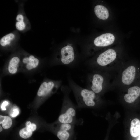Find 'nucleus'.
I'll use <instances>...</instances> for the list:
<instances>
[{"label": "nucleus", "instance_id": "12", "mask_svg": "<svg viewBox=\"0 0 140 140\" xmlns=\"http://www.w3.org/2000/svg\"><path fill=\"white\" fill-rule=\"evenodd\" d=\"M95 13L100 19L105 20L109 16V13L107 9L105 6L101 5H98L94 8Z\"/></svg>", "mask_w": 140, "mask_h": 140}, {"label": "nucleus", "instance_id": "17", "mask_svg": "<svg viewBox=\"0 0 140 140\" xmlns=\"http://www.w3.org/2000/svg\"><path fill=\"white\" fill-rule=\"evenodd\" d=\"M0 124L3 128L7 129L10 128L12 125V120L9 116L0 115Z\"/></svg>", "mask_w": 140, "mask_h": 140}, {"label": "nucleus", "instance_id": "16", "mask_svg": "<svg viewBox=\"0 0 140 140\" xmlns=\"http://www.w3.org/2000/svg\"><path fill=\"white\" fill-rule=\"evenodd\" d=\"M16 19V22L15 23V27L16 29L19 31L24 30L25 27L26 25L24 21L23 16L21 14H18Z\"/></svg>", "mask_w": 140, "mask_h": 140}, {"label": "nucleus", "instance_id": "11", "mask_svg": "<svg viewBox=\"0 0 140 140\" xmlns=\"http://www.w3.org/2000/svg\"><path fill=\"white\" fill-rule=\"evenodd\" d=\"M20 62V59L18 57H12L10 60L8 66L9 72L12 74L16 73L18 71Z\"/></svg>", "mask_w": 140, "mask_h": 140}, {"label": "nucleus", "instance_id": "6", "mask_svg": "<svg viewBox=\"0 0 140 140\" xmlns=\"http://www.w3.org/2000/svg\"><path fill=\"white\" fill-rule=\"evenodd\" d=\"M115 40V37L112 34L106 33L102 34L95 39L94 44L98 47H104L111 45Z\"/></svg>", "mask_w": 140, "mask_h": 140}, {"label": "nucleus", "instance_id": "20", "mask_svg": "<svg viewBox=\"0 0 140 140\" xmlns=\"http://www.w3.org/2000/svg\"><path fill=\"white\" fill-rule=\"evenodd\" d=\"M31 123L30 121H27L25 123L26 126H29L31 124Z\"/></svg>", "mask_w": 140, "mask_h": 140}, {"label": "nucleus", "instance_id": "4", "mask_svg": "<svg viewBox=\"0 0 140 140\" xmlns=\"http://www.w3.org/2000/svg\"><path fill=\"white\" fill-rule=\"evenodd\" d=\"M116 53L112 49H109L100 54L97 59L98 65L105 66L113 62L116 59Z\"/></svg>", "mask_w": 140, "mask_h": 140}, {"label": "nucleus", "instance_id": "18", "mask_svg": "<svg viewBox=\"0 0 140 140\" xmlns=\"http://www.w3.org/2000/svg\"><path fill=\"white\" fill-rule=\"evenodd\" d=\"M19 111L18 109L17 108H15L13 110L10 114V115L11 116L14 117L17 116L19 114Z\"/></svg>", "mask_w": 140, "mask_h": 140}, {"label": "nucleus", "instance_id": "22", "mask_svg": "<svg viewBox=\"0 0 140 140\" xmlns=\"http://www.w3.org/2000/svg\"><path fill=\"white\" fill-rule=\"evenodd\" d=\"M138 140H140V136H139V138Z\"/></svg>", "mask_w": 140, "mask_h": 140}, {"label": "nucleus", "instance_id": "8", "mask_svg": "<svg viewBox=\"0 0 140 140\" xmlns=\"http://www.w3.org/2000/svg\"><path fill=\"white\" fill-rule=\"evenodd\" d=\"M103 81L104 78L101 75L98 74H94L91 81V90L95 93H100L102 89Z\"/></svg>", "mask_w": 140, "mask_h": 140}, {"label": "nucleus", "instance_id": "1", "mask_svg": "<svg viewBox=\"0 0 140 140\" xmlns=\"http://www.w3.org/2000/svg\"><path fill=\"white\" fill-rule=\"evenodd\" d=\"M62 91L63 101L61 113L58 118V122L82 125L83 122L82 119H78L76 117L77 106L72 102L69 97V90L63 88Z\"/></svg>", "mask_w": 140, "mask_h": 140}, {"label": "nucleus", "instance_id": "2", "mask_svg": "<svg viewBox=\"0 0 140 140\" xmlns=\"http://www.w3.org/2000/svg\"><path fill=\"white\" fill-rule=\"evenodd\" d=\"M70 85L77 102V108H85L95 106L96 96L94 92L83 88L72 82H70Z\"/></svg>", "mask_w": 140, "mask_h": 140}, {"label": "nucleus", "instance_id": "7", "mask_svg": "<svg viewBox=\"0 0 140 140\" xmlns=\"http://www.w3.org/2000/svg\"><path fill=\"white\" fill-rule=\"evenodd\" d=\"M136 69L133 66L128 67L123 72L122 77V81L123 83L126 85L131 84L135 79Z\"/></svg>", "mask_w": 140, "mask_h": 140}, {"label": "nucleus", "instance_id": "14", "mask_svg": "<svg viewBox=\"0 0 140 140\" xmlns=\"http://www.w3.org/2000/svg\"><path fill=\"white\" fill-rule=\"evenodd\" d=\"M130 124V132L131 136L135 137L140 135V120L137 118H134Z\"/></svg>", "mask_w": 140, "mask_h": 140}, {"label": "nucleus", "instance_id": "19", "mask_svg": "<svg viewBox=\"0 0 140 140\" xmlns=\"http://www.w3.org/2000/svg\"><path fill=\"white\" fill-rule=\"evenodd\" d=\"M8 103L7 101H4L1 105V108L2 110H6V106L8 104Z\"/></svg>", "mask_w": 140, "mask_h": 140}, {"label": "nucleus", "instance_id": "3", "mask_svg": "<svg viewBox=\"0 0 140 140\" xmlns=\"http://www.w3.org/2000/svg\"><path fill=\"white\" fill-rule=\"evenodd\" d=\"M61 82L49 80L43 82L37 93L38 96L41 97L47 96L55 92L60 86Z\"/></svg>", "mask_w": 140, "mask_h": 140}, {"label": "nucleus", "instance_id": "10", "mask_svg": "<svg viewBox=\"0 0 140 140\" xmlns=\"http://www.w3.org/2000/svg\"><path fill=\"white\" fill-rule=\"evenodd\" d=\"M22 62L28 71H30L38 66L39 61L33 55H30L24 57L22 60Z\"/></svg>", "mask_w": 140, "mask_h": 140}, {"label": "nucleus", "instance_id": "15", "mask_svg": "<svg viewBox=\"0 0 140 140\" xmlns=\"http://www.w3.org/2000/svg\"><path fill=\"white\" fill-rule=\"evenodd\" d=\"M15 38L14 34L10 33L2 37L0 40V45L2 47L9 45Z\"/></svg>", "mask_w": 140, "mask_h": 140}, {"label": "nucleus", "instance_id": "21", "mask_svg": "<svg viewBox=\"0 0 140 140\" xmlns=\"http://www.w3.org/2000/svg\"><path fill=\"white\" fill-rule=\"evenodd\" d=\"M3 129L1 126H0V131L1 132L2 131Z\"/></svg>", "mask_w": 140, "mask_h": 140}, {"label": "nucleus", "instance_id": "13", "mask_svg": "<svg viewBox=\"0 0 140 140\" xmlns=\"http://www.w3.org/2000/svg\"><path fill=\"white\" fill-rule=\"evenodd\" d=\"M20 130L19 135L20 137L23 139H27L31 137L32 134V132L36 129V126L33 123L29 126H26Z\"/></svg>", "mask_w": 140, "mask_h": 140}, {"label": "nucleus", "instance_id": "9", "mask_svg": "<svg viewBox=\"0 0 140 140\" xmlns=\"http://www.w3.org/2000/svg\"><path fill=\"white\" fill-rule=\"evenodd\" d=\"M140 95V88L137 86H134L129 88L128 93L124 96L125 101L129 103L133 102Z\"/></svg>", "mask_w": 140, "mask_h": 140}, {"label": "nucleus", "instance_id": "5", "mask_svg": "<svg viewBox=\"0 0 140 140\" xmlns=\"http://www.w3.org/2000/svg\"><path fill=\"white\" fill-rule=\"evenodd\" d=\"M62 64L68 65L71 64L74 59V54L73 47L69 45H67L62 48L61 51Z\"/></svg>", "mask_w": 140, "mask_h": 140}]
</instances>
